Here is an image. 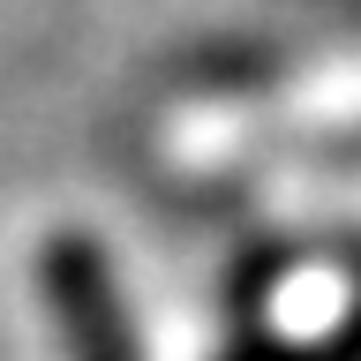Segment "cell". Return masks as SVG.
<instances>
[{"mask_svg":"<svg viewBox=\"0 0 361 361\" xmlns=\"http://www.w3.org/2000/svg\"><path fill=\"white\" fill-rule=\"evenodd\" d=\"M45 301H53V324L68 331V354L75 361H135L128 354V324H121V301L106 286V264L83 233H53L45 241Z\"/></svg>","mask_w":361,"mask_h":361,"instance_id":"6da1fadb","label":"cell"}]
</instances>
